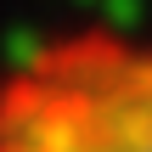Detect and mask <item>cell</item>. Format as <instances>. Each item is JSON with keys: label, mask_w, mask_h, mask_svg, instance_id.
Here are the masks:
<instances>
[{"label": "cell", "mask_w": 152, "mask_h": 152, "mask_svg": "<svg viewBox=\"0 0 152 152\" xmlns=\"http://www.w3.org/2000/svg\"><path fill=\"white\" fill-rule=\"evenodd\" d=\"M0 152H152L147 51L118 28L28 51L0 79Z\"/></svg>", "instance_id": "6da1fadb"}]
</instances>
